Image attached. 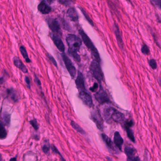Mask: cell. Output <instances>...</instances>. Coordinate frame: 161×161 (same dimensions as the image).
Masks as SVG:
<instances>
[{
	"mask_svg": "<svg viewBox=\"0 0 161 161\" xmlns=\"http://www.w3.org/2000/svg\"><path fill=\"white\" fill-rule=\"evenodd\" d=\"M114 144L115 146L118 147L119 150L121 151L122 146L124 144V140L118 131H116L114 134Z\"/></svg>",
	"mask_w": 161,
	"mask_h": 161,
	"instance_id": "16",
	"label": "cell"
},
{
	"mask_svg": "<svg viewBox=\"0 0 161 161\" xmlns=\"http://www.w3.org/2000/svg\"><path fill=\"white\" fill-rule=\"evenodd\" d=\"M47 22L48 26L54 34H58L59 33H60V26L59 22L56 19L50 18L47 20Z\"/></svg>",
	"mask_w": 161,
	"mask_h": 161,
	"instance_id": "7",
	"label": "cell"
},
{
	"mask_svg": "<svg viewBox=\"0 0 161 161\" xmlns=\"http://www.w3.org/2000/svg\"><path fill=\"white\" fill-rule=\"evenodd\" d=\"M5 124L3 121L0 119V140H4L7 136V131L5 127Z\"/></svg>",
	"mask_w": 161,
	"mask_h": 161,
	"instance_id": "22",
	"label": "cell"
},
{
	"mask_svg": "<svg viewBox=\"0 0 161 161\" xmlns=\"http://www.w3.org/2000/svg\"><path fill=\"white\" fill-rule=\"evenodd\" d=\"M134 124V122L132 120L126 121V122H125L124 128L127 132L128 138H129L130 140L132 141V142L134 143L135 142V139L134 136L133 131L130 128Z\"/></svg>",
	"mask_w": 161,
	"mask_h": 161,
	"instance_id": "11",
	"label": "cell"
},
{
	"mask_svg": "<svg viewBox=\"0 0 161 161\" xmlns=\"http://www.w3.org/2000/svg\"><path fill=\"white\" fill-rule=\"evenodd\" d=\"M47 56H48V59H49L50 62H51L52 64H53V65L55 66L56 67H57V66H58V65H57V62H56V60H55L54 58H53V57L52 56H51V55L49 53L47 54Z\"/></svg>",
	"mask_w": 161,
	"mask_h": 161,
	"instance_id": "32",
	"label": "cell"
},
{
	"mask_svg": "<svg viewBox=\"0 0 161 161\" xmlns=\"http://www.w3.org/2000/svg\"><path fill=\"white\" fill-rule=\"evenodd\" d=\"M7 96L14 102H17L18 100V95L14 89H8L7 90Z\"/></svg>",
	"mask_w": 161,
	"mask_h": 161,
	"instance_id": "21",
	"label": "cell"
},
{
	"mask_svg": "<svg viewBox=\"0 0 161 161\" xmlns=\"http://www.w3.org/2000/svg\"><path fill=\"white\" fill-rule=\"evenodd\" d=\"M50 144L49 140H46L44 141L43 145L42 147V150L43 152L46 155H49L50 154Z\"/></svg>",
	"mask_w": 161,
	"mask_h": 161,
	"instance_id": "26",
	"label": "cell"
},
{
	"mask_svg": "<svg viewBox=\"0 0 161 161\" xmlns=\"http://www.w3.org/2000/svg\"><path fill=\"white\" fill-rule=\"evenodd\" d=\"M67 14L71 21L74 22H77L78 21L79 18L78 14L74 8H70L68 9Z\"/></svg>",
	"mask_w": 161,
	"mask_h": 161,
	"instance_id": "20",
	"label": "cell"
},
{
	"mask_svg": "<svg viewBox=\"0 0 161 161\" xmlns=\"http://www.w3.org/2000/svg\"><path fill=\"white\" fill-rule=\"evenodd\" d=\"M107 160H108V161H113L111 158L109 157H107Z\"/></svg>",
	"mask_w": 161,
	"mask_h": 161,
	"instance_id": "41",
	"label": "cell"
},
{
	"mask_svg": "<svg viewBox=\"0 0 161 161\" xmlns=\"http://www.w3.org/2000/svg\"><path fill=\"white\" fill-rule=\"evenodd\" d=\"M71 125L72 127H73L74 129L76 130L77 132L82 135L85 134V131H84L82 128L80 127L79 125L76 124V122H74L73 121H72L71 122Z\"/></svg>",
	"mask_w": 161,
	"mask_h": 161,
	"instance_id": "25",
	"label": "cell"
},
{
	"mask_svg": "<svg viewBox=\"0 0 161 161\" xmlns=\"http://www.w3.org/2000/svg\"><path fill=\"white\" fill-rule=\"evenodd\" d=\"M0 161H3L2 156V155L1 154H0Z\"/></svg>",
	"mask_w": 161,
	"mask_h": 161,
	"instance_id": "42",
	"label": "cell"
},
{
	"mask_svg": "<svg viewBox=\"0 0 161 161\" xmlns=\"http://www.w3.org/2000/svg\"><path fill=\"white\" fill-rule=\"evenodd\" d=\"M30 124L32 125V127L34 128V129L35 130H38L39 129V125L38 124L37 121L36 119H34L30 121Z\"/></svg>",
	"mask_w": 161,
	"mask_h": 161,
	"instance_id": "29",
	"label": "cell"
},
{
	"mask_svg": "<svg viewBox=\"0 0 161 161\" xmlns=\"http://www.w3.org/2000/svg\"><path fill=\"white\" fill-rule=\"evenodd\" d=\"M141 50L142 53L144 54V55H147L150 54V48L146 44H144L142 45L141 49Z\"/></svg>",
	"mask_w": 161,
	"mask_h": 161,
	"instance_id": "28",
	"label": "cell"
},
{
	"mask_svg": "<svg viewBox=\"0 0 161 161\" xmlns=\"http://www.w3.org/2000/svg\"><path fill=\"white\" fill-rule=\"evenodd\" d=\"M19 50H20V51H21L22 55L25 59L26 62L27 63H30L31 62V60H30L29 57H28V55L27 52L26 48L24 47L23 46H21L20 47Z\"/></svg>",
	"mask_w": 161,
	"mask_h": 161,
	"instance_id": "23",
	"label": "cell"
},
{
	"mask_svg": "<svg viewBox=\"0 0 161 161\" xmlns=\"http://www.w3.org/2000/svg\"><path fill=\"white\" fill-rule=\"evenodd\" d=\"M79 9H80V10L82 12V14L84 15V17L86 19L87 21H88V22L89 23L90 25H92V26H94V23H93V21H92V19H91V18H90L89 15H88L87 12L85 10H84V9H83L82 7H79Z\"/></svg>",
	"mask_w": 161,
	"mask_h": 161,
	"instance_id": "27",
	"label": "cell"
},
{
	"mask_svg": "<svg viewBox=\"0 0 161 161\" xmlns=\"http://www.w3.org/2000/svg\"><path fill=\"white\" fill-rule=\"evenodd\" d=\"M154 5L161 10V0H151Z\"/></svg>",
	"mask_w": 161,
	"mask_h": 161,
	"instance_id": "33",
	"label": "cell"
},
{
	"mask_svg": "<svg viewBox=\"0 0 161 161\" xmlns=\"http://www.w3.org/2000/svg\"><path fill=\"white\" fill-rule=\"evenodd\" d=\"M128 161H140V160L139 156H135L134 157V158H132V159H130V160Z\"/></svg>",
	"mask_w": 161,
	"mask_h": 161,
	"instance_id": "38",
	"label": "cell"
},
{
	"mask_svg": "<svg viewBox=\"0 0 161 161\" xmlns=\"http://www.w3.org/2000/svg\"><path fill=\"white\" fill-rule=\"evenodd\" d=\"M79 34L81 36L82 41L84 43V44L87 47L88 49L90 50V51L92 52V55L95 58V60L97 61L98 63H100V58L99 56V53H98V50L95 47L94 44L92 42L91 39L82 30V29H80L79 31Z\"/></svg>",
	"mask_w": 161,
	"mask_h": 161,
	"instance_id": "2",
	"label": "cell"
},
{
	"mask_svg": "<svg viewBox=\"0 0 161 161\" xmlns=\"http://www.w3.org/2000/svg\"><path fill=\"white\" fill-rule=\"evenodd\" d=\"M25 82L27 83V86L28 87V88L29 89L31 88L30 79H29V77H28V76H26L25 77Z\"/></svg>",
	"mask_w": 161,
	"mask_h": 161,
	"instance_id": "36",
	"label": "cell"
},
{
	"mask_svg": "<svg viewBox=\"0 0 161 161\" xmlns=\"http://www.w3.org/2000/svg\"><path fill=\"white\" fill-rule=\"evenodd\" d=\"M51 150H52V151L53 152L55 153L56 154H59V156L60 157V159H61V161H66V160L64 159V157H63V156L61 155V154L60 153V152L59 151L57 148H56L55 146L53 145H52L51 146Z\"/></svg>",
	"mask_w": 161,
	"mask_h": 161,
	"instance_id": "31",
	"label": "cell"
},
{
	"mask_svg": "<svg viewBox=\"0 0 161 161\" xmlns=\"http://www.w3.org/2000/svg\"><path fill=\"white\" fill-rule=\"evenodd\" d=\"M58 1L60 4L63 5H66L69 2V0H58Z\"/></svg>",
	"mask_w": 161,
	"mask_h": 161,
	"instance_id": "37",
	"label": "cell"
},
{
	"mask_svg": "<svg viewBox=\"0 0 161 161\" xmlns=\"http://www.w3.org/2000/svg\"><path fill=\"white\" fill-rule=\"evenodd\" d=\"M126 1H127L128 2H130V3H131V4H132V2H131V1H130V0H126Z\"/></svg>",
	"mask_w": 161,
	"mask_h": 161,
	"instance_id": "45",
	"label": "cell"
},
{
	"mask_svg": "<svg viewBox=\"0 0 161 161\" xmlns=\"http://www.w3.org/2000/svg\"><path fill=\"white\" fill-rule=\"evenodd\" d=\"M149 64L153 69H156L157 68V64L155 59H151L149 61Z\"/></svg>",
	"mask_w": 161,
	"mask_h": 161,
	"instance_id": "30",
	"label": "cell"
},
{
	"mask_svg": "<svg viewBox=\"0 0 161 161\" xmlns=\"http://www.w3.org/2000/svg\"><path fill=\"white\" fill-rule=\"evenodd\" d=\"M124 152L127 157V161L134 157L136 154V150L132 147L127 146L124 148Z\"/></svg>",
	"mask_w": 161,
	"mask_h": 161,
	"instance_id": "19",
	"label": "cell"
},
{
	"mask_svg": "<svg viewBox=\"0 0 161 161\" xmlns=\"http://www.w3.org/2000/svg\"><path fill=\"white\" fill-rule=\"evenodd\" d=\"M10 161H18L16 159V157H13V158H11L10 159Z\"/></svg>",
	"mask_w": 161,
	"mask_h": 161,
	"instance_id": "40",
	"label": "cell"
},
{
	"mask_svg": "<svg viewBox=\"0 0 161 161\" xmlns=\"http://www.w3.org/2000/svg\"><path fill=\"white\" fill-rule=\"evenodd\" d=\"M51 38L55 45L58 48V49L60 52H64L65 50V47L60 35L56 34H52L51 35Z\"/></svg>",
	"mask_w": 161,
	"mask_h": 161,
	"instance_id": "8",
	"label": "cell"
},
{
	"mask_svg": "<svg viewBox=\"0 0 161 161\" xmlns=\"http://www.w3.org/2000/svg\"><path fill=\"white\" fill-rule=\"evenodd\" d=\"M76 84L77 88L80 92L86 91L84 78L82 73L79 71H78L77 73V77L76 80Z\"/></svg>",
	"mask_w": 161,
	"mask_h": 161,
	"instance_id": "10",
	"label": "cell"
},
{
	"mask_svg": "<svg viewBox=\"0 0 161 161\" xmlns=\"http://www.w3.org/2000/svg\"><path fill=\"white\" fill-rule=\"evenodd\" d=\"M115 108L113 107H107L104 110L103 117L104 119L106 121L107 123L108 124H111L112 121L111 120V115L113 112L114 111Z\"/></svg>",
	"mask_w": 161,
	"mask_h": 161,
	"instance_id": "15",
	"label": "cell"
},
{
	"mask_svg": "<svg viewBox=\"0 0 161 161\" xmlns=\"http://www.w3.org/2000/svg\"><path fill=\"white\" fill-rule=\"evenodd\" d=\"M47 1H48V2H49L50 4V3H51V2H52V1H53V0H47Z\"/></svg>",
	"mask_w": 161,
	"mask_h": 161,
	"instance_id": "43",
	"label": "cell"
},
{
	"mask_svg": "<svg viewBox=\"0 0 161 161\" xmlns=\"http://www.w3.org/2000/svg\"><path fill=\"white\" fill-rule=\"evenodd\" d=\"M4 82H5L4 77H0V84H2Z\"/></svg>",
	"mask_w": 161,
	"mask_h": 161,
	"instance_id": "39",
	"label": "cell"
},
{
	"mask_svg": "<svg viewBox=\"0 0 161 161\" xmlns=\"http://www.w3.org/2000/svg\"><path fill=\"white\" fill-rule=\"evenodd\" d=\"M61 56L68 73L70 75L71 78L74 79L76 76V70L74 66V64L72 62L70 59L68 58V56L65 53H62Z\"/></svg>",
	"mask_w": 161,
	"mask_h": 161,
	"instance_id": "4",
	"label": "cell"
},
{
	"mask_svg": "<svg viewBox=\"0 0 161 161\" xmlns=\"http://www.w3.org/2000/svg\"><path fill=\"white\" fill-rule=\"evenodd\" d=\"M95 98L96 100L100 104L110 102V99L108 94L101 86L98 89V90L96 92Z\"/></svg>",
	"mask_w": 161,
	"mask_h": 161,
	"instance_id": "5",
	"label": "cell"
},
{
	"mask_svg": "<svg viewBox=\"0 0 161 161\" xmlns=\"http://www.w3.org/2000/svg\"><path fill=\"white\" fill-rule=\"evenodd\" d=\"M90 71L92 76L98 82L101 83L104 80V75L99 63L96 60L92 61L90 66Z\"/></svg>",
	"mask_w": 161,
	"mask_h": 161,
	"instance_id": "3",
	"label": "cell"
},
{
	"mask_svg": "<svg viewBox=\"0 0 161 161\" xmlns=\"http://www.w3.org/2000/svg\"><path fill=\"white\" fill-rule=\"evenodd\" d=\"M79 97L82 102L89 108L93 106V101L92 97L86 91H81L79 93Z\"/></svg>",
	"mask_w": 161,
	"mask_h": 161,
	"instance_id": "9",
	"label": "cell"
},
{
	"mask_svg": "<svg viewBox=\"0 0 161 161\" xmlns=\"http://www.w3.org/2000/svg\"><path fill=\"white\" fill-rule=\"evenodd\" d=\"M38 10L43 14H48L51 11V8L43 0L38 6Z\"/></svg>",
	"mask_w": 161,
	"mask_h": 161,
	"instance_id": "14",
	"label": "cell"
},
{
	"mask_svg": "<svg viewBox=\"0 0 161 161\" xmlns=\"http://www.w3.org/2000/svg\"><path fill=\"white\" fill-rule=\"evenodd\" d=\"M111 120L116 123H124L125 120L124 115L116 109H114L111 115Z\"/></svg>",
	"mask_w": 161,
	"mask_h": 161,
	"instance_id": "13",
	"label": "cell"
},
{
	"mask_svg": "<svg viewBox=\"0 0 161 161\" xmlns=\"http://www.w3.org/2000/svg\"><path fill=\"white\" fill-rule=\"evenodd\" d=\"M2 121L6 126L9 127L11 123V114L7 112H4L2 115Z\"/></svg>",
	"mask_w": 161,
	"mask_h": 161,
	"instance_id": "24",
	"label": "cell"
},
{
	"mask_svg": "<svg viewBox=\"0 0 161 161\" xmlns=\"http://www.w3.org/2000/svg\"><path fill=\"white\" fill-rule=\"evenodd\" d=\"M114 31L116 37V40L118 41V45L119 47L122 50L124 49V42L122 39V34L120 30L119 27L117 24H114Z\"/></svg>",
	"mask_w": 161,
	"mask_h": 161,
	"instance_id": "12",
	"label": "cell"
},
{
	"mask_svg": "<svg viewBox=\"0 0 161 161\" xmlns=\"http://www.w3.org/2000/svg\"><path fill=\"white\" fill-rule=\"evenodd\" d=\"M159 84H160V87L161 88V79H159Z\"/></svg>",
	"mask_w": 161,
	"mask_h": 161,
	"instance_id": "44",
	"label": "cell"
},
{
	"mask_svg": "<svg viewBox=\"0 0 161 161\" xmlns=\"http://www.w3.org/2000/svg\"><path fill=\"white\" fill-rule=\"evenodd\" d=\"M34 78H35L34 80H35V83H37L38 86L41 87V85H42V83H41V81L39 79L38 77L36 75H35Z\"/></svg>",
	"mask_w": 161,
	"mask_h": 161,
	"instance_id": "35",
	"label": "cell"
},
{
	"mask_svg": "<svg viewBox=\"0 0 161 161\" xmlns=\"http://www.w3.org/2000/svg\"><path fill=\"white\" fill-rule=\"evenodd\" d=\"M13 63H14V65L16 67L19 68V69L22 71L24 73H27L28 70L27 67L25 66V65L21 61V60H19V58L16 57H14L13 58Z\"/></svg>",
	"mask_w": 161,
	"mask_h": 161,
	"instance_id": "17",
	"label": "cell"
},
{
	"mask_svg": "<svg viewBox=\"0 0 161 161\" xmlns=\"http://www.w3.org/2000/svg\"><path fill=\"white\" fill-rule=\"evenodd\" d=\"M91 118L92 120L96 124L97 127L100 130H102L103 129V120L100 115L98 110H95L92 113Z\"/></svg>",
	"mask_w": 161,
	"mask_h": 161,
	"instance_id": "6",
	"label": "cell"
},
{
	"mask_svg": "<svg viewBox=\"0 0 161 161\" xmlns=\"http://www.w3.org/2000/svg\"><path fill=\"white\" fill-rule=\"evenodd\" d=\"M98 87L99 86H98V84L97 83H95L93 86L90 88V90L92 92H97L98 90Z\"/></svg>",
	"mask_w": 161,
	"mask_h": 161,
	"instance_id": "34",
	"label": "cell"
},
{
	"mask_svg": "<svg viewBox=\"0 0 161 161\" xmlns=\"http://www.w3.org/2000/svg\"><path fill=\"white\" fill-rule=\"evenodd\" d=\"M101 136L104 141L105 142L107 146L110 150H112L113 151H114V152L117 151V150L115 147V145L114 144L111 139L108 136L106 135L105 134H102Z\"/></svg>",
	"mask_w": 161,
	"mask_h": 161,
	"instance_id": "18",
	"label": "cell"
},
{
	"mask_svg": "<svg viewBox=\"0 0 161 161\" xmlns=\"http://www.w3.org/2000/svg\"><path fill=\"white\" fill-rule=\"evenodd\" d=\"M66 41L68 46V53L75 60L80 62L81 58L78 54V52L82 44V40L77 35L70 34L66 37Z\"/></svg>",
	"mask_w": 161,
	"mask_h": 161,
	"instance_id": "1",
	"label": "cell"
}]
</instances>
